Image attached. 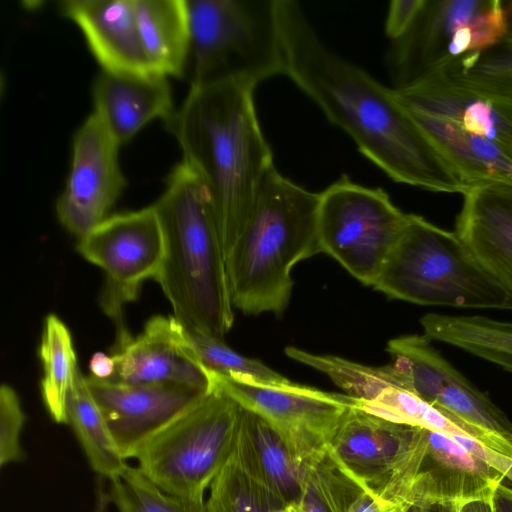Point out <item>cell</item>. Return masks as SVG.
Listing matches in <instances>:
<instances>
[{"mask_svg":"<svg viewBox=\"0 0 512 512\" xmlns=\"http://www.w3.org/2000/svg\"><path fill=\"white\" fill-rule=\"evenodd\" d=\"M420 324L431 341L452 345L512 372V322L427 313Z\"/></svg>","mask_w":512,"mask_h":512,"instance_id":"obj_24","label":"cell"},{"mask_svg":"<svg viewBox=\"0 0 512 512\" xmlns=\"http://www.w3.org/2000/svg\"><path fill=\"white\" fill-rule=\"evenodd\" d=\"M191 85L284 75L276 0H186Z\"/></svg>","mask_w":512,"mask_h":512,"instance_id":"obj_6","label":"cell"},{"mask_svg":"<svg viewBox=\"0 0 512 512\" xmlns=\"http://www.w3.org/2000/svg\"><path fill=\"white\" fill-rule=\"evenodd\" d=\"M400 383L457 424L471 438L512 459V422L487 394L453 367L423 335L387 345Z\"/></svg>","mask_w":512,"mask_h":512,"instance_id":"obj_10","label":"cell"},{"mask_svg":"<svg viewBox=\"0 0 512 512\" xmlns=\"http://www.w3.org/2000/svg\"><path fill=\"white\" fill-rule=\"evenodd\" d=\"M493 509L494 512H512V488L502 482L495 490Z\"/></svg>","mask_w":512,"mask_h":512,"instance_id":"obj_37","label":"cell"},{"mask_svg":"<svg viewBox=\"0 0 512 512\" xmlns=\"http://www.w3.org/2000/svg\"><path fill=\"white\" fill-rule=\"evenodd\" d=\"M503 7L506 19V34L503 38L512 41V0L503 1Z\"/></svg>","mask_w":512,"mask_h":512,"instance_id":"obj_40","label":"cell"},{"mask_svg":"<svg viewBox=\"0 0 512 512\" xmlns=\"http://www.w3.org/2000/svg\"><path fill=\"white\" fill-rule=\"evenodd\" d=\"M111 355L115 372L109 381L214 389L211 373L198 360L184 326L174 316L150 318L136 337L128 332L117 335Z\"/></svg>","mask_w":512,"mask_h":512,"instance_id":"obj_17","label":"cell"},{"mask_svg":"<svg viewBox=\"0 0 512 512\" xmlns=\"http://www.w3.org/2000/svg\"><path fill=\"white\" fill-rule=\"evenodd\" d=\"M455 228L479 266L512 298V185L470 187Z\"/></svg>","mask_w":512,"mask_h":512,"instance_id":"obj_19","label":"cell"},{"mask_svg":"<svg viewBox=\"0 0 512 512\" xmlns=\"http://www.w3.org/2000/svg\"><path fill=\"white\" fill-rule=\"evenodd\" d=\"M415 427L382 418L359 402L346 412L327 449L363 489L400 503Z\"/></svg>","mask_w":512,"mask_h":512,"instance_id":"obj_14","label":"cell"},{"mask_svg":"<svg viewBox=\"0 0 512 512\" xmlns=\"http://www.w3.org/2000/svg\"><path fill=\"white\" fill-rule=\"evenodd\" d=\"M77 250L103 270L100 305L115 321L117 334L126 332L124 306L137 298L145 280L156 277L164 256L163 232L154 206L109 216L79 238Z\"/></svg>","mask_w":512,"mask_h":512,"instance_id":"obj_11","label":"cell"},{"mask_svg":"<svg viewBox=\"0 0 512 512\" xmlns=\"http://www.w3.org/2000/svg\"><path fill=\"white\" fill-rule=\"evenodd\" d=\"M206 512H275L287 506L241 464L233 451L210 484Z\"/></svg>","mask_w":512,"mask_h":512,"instance_id":"obj_27","label":"cell"},{"mask_svg":"<svg viewBox=\"0 0 512 512\" xmlns=\"http://www.w3.org/2000/svg\"><path fill=\"white\" fill-rule=\"evenodd\" d=\"M93 113L121 146L148 122L174 114L167 77L102 71L93 89Z\"/></svg>","mask_w":512,"mask_h":512,"instance_id":"obj_21","label":"cell"},{"mask_svg":"<svg viewBox=\"0 0 512 512\" xmlns=\"http://www.w3.org/2000/svg\"><path fill=\"white\" fill-rule=\"evenodd\" d=\"M467 87L512 100V41L501 39L437 70Z\"/></svg>","mask_w":512,"mask_h":512,"instance_id":"obj_29","label":"cell"},{"mask_svg":"<svg viewBox=\"0 0 512 512\" xmlns=\"http://www.w3.org/2000/svg\"><path fill=\"white\" fill-rule=\"evenodd\" d=\"M25 422L19 398L8 384L0 388V465L19 462L24 458L20 434Z\"/></svg>","mask_w":512,"mask_h":512,"instance_id":"obj_32","label":"cell"},{"mask_svg":"<svg viewBox=\"0 0 512 512\" xmlns=\"http://www.w3.org/2000/svg\"><path fill=\"white\" fill-rule=\"evenodd\" d=\"M240 410L235 400L214 387L137 450V468L168 494L203 499L233 451Z\"/></svg>","mask_w":512,"mask_h":512,"instance_id":"obj_7","label":"cell"},{"mask_svg":"<svg viewBox=\"0 0 512 512\" xmlns=\"http://www.w3.org/2000/svg\"><path fill=\"white\" fill-rule=\"evenodd\" d=\"M164 238L154 278L186 328L223 339L234 322L225 254L209 192L183 161L153 204Z\"/></svg>","mask_w":512,"mask_h":512,"instance_id":"obj_3","label":"cell"},{"mask_svg":"<svg viewBox=\"0 0 512 512\" xmlns=\"http://www.w3.org/2000/svg\"><path fill=\"white\" fill-rule=\"evenodd\" d=\"M393 91L406 111L450 121L473 136L512 150L511 99L459 84L441 71Z\"/></svg>","mask_w":512,"mask_h":512,"instance_id":"obj_18","label":"cell"},{"mask_svg":"<svg viewBox=\"0 0 512 512\" xmlns=\"http://www.w3.org/2000/svg\"><path fill=\"white\" fill-rule=\"evenodd\" d=\"M119 147L94 113L74 135L71 168L56 212L60 223L79 238L109 217L125 186Z\"/></svg>","mask_w":512,"mask_h":512,"instance_id":"obj_15","label":"cell"},{"mask_svg":"<svg viewBox=\"0 0 512 512\" xmlns=\"http://www.w3.org/2000/svg\"><path fill=\"white\" fill-rule=\"evenodd\" d=\"M67 416L91 468L108 480L120 474L127 464L80 371L68 397Z\"/></svg>","mask_w":512,"mask_h":512,"instance_id":"obj_25","label":"cell"},{"mask_svg":"<svg viewBox=\"0 0 512 512\" xmlns=\"http://www.w3.org/2000/svg\"><path fill=\"white\" fill-rule=\"evenodd\" d=\"M454 512H494L493 499L469 501L456 506Z\"/></svg>","mask_w":512,"mask_h":512,"instance_id":"obj_38","label":"cell"},{"mask_svg":"<svg viewBox=\"0 0 512 512\" xmlns=\"http://www.w3.org/2000/svg\"><path fill=\"white\" fill-rule=\"evenodd\" d=\"M143 47L152 71L179 77L189 60L186 0H135Z\"/></svg>","mask_w":512,"mask_h":512,"instance_id":"obj_23","label":"cell"},{"mask_svg":"<svg viewBox=\"0 0 512 512\" xmlns=\"http://www.w3.org/2000/svg\"><path fill=\"white\" fill-rule=\"evenodd\" d=\"M402 504L384 500L364 491L352 512H400Z\"/></svg>","mask_w":512,"mask_h":512,"instance_id":"obj_35","label":"cell"},{"mask_svg":"<svg viewBox=\"0 0 512 512\" xmlns=\"http://www.w3.org/2000/svg\"><path fill=\"white\" fill-rule=\"evenodd\" d=\"M503 479L452 436L416 426L400 503L455 507L493 499Z\"/></svg>","mask_w":512,"mask_h":512,"instance_id":"obj_13","label":"cell"},{"mask_svg":"<svg viewBox=\"0 0 512 512\" xmlns=\"http://www.w3.org/2000/svg\"><path fill=\"white\" fill-rule=\"evenodd\" d=\"M284 75L398 183L432 192L469 188L397 101L393 88L331 50L295 0H276Z\"/></svg>","mask_w":512,"mask_h":512,"instance_id":"obj_1","label":"cell"},{"mask_svg":"<svg viewBox=\"0 0 512 512\" xmlns=\"http://www.w3.org/2000/svg\"><path fill=\"white\" fill-rule=\"evenodd\" d=\"M425 0H393L385 21V34L394 41L400 38L413 24Z\"/></svg>","mask_w":512,"mask_h":512,"instance_id":"obj_33","label":"cell"},{"mask_svg":"<svg viewBox=\"0 0 512 512\" xmlns=\"http://www.w3.org/2000/svg\"><path fill=\"white\" fill-rule=\"evenodd\" d=\"M505 34L502 0H425L410 28L390 41L385 63L393 89L489 48Z\"/></svg>","mask_w":512,"mask_h":512,"instance_id":"obj_8","label":"cell"},{"mask_svg":"<svg viewBox=\"0 0 512 512\" xmlns=\"http://www.w3.org/2000/svg\"><path fill=\"white\" fill-rule=\"evenodd\" d=\"M184 328L195 355L210 373L264 385L292 382L263 362L239 354L227 346L223 339L197 329Z\"/></svg>","mask_w":512,"mask_h":512,"instance_id":"obj_31","label":"cell"},{"mask_svg":"<svg viewBox=\"0 0 512 512\" xmlns=\"http://www.w3.org/2000/svg\"><path fill=\"white\" fill-rule=\"evenodd\" d=\"M372 287L418 305L512 310V298L476 262L455 232L409 214Z\"/></svg>","mask_w":512,"mask_h":512,"instance_id":"obj_5","label":"cell"},{"mask_svg":"<svg viewBox=\"0 0 512 512\" xmlns=\"http://www.w3.org/2000/svg\"><path fill=\"white\" fill-rule=\"evenodd\" d=\"M319 193L273 167L262 180L240 235L226 256L231 302L246 315H281L288 307L293 267L322 249Z\"/></svg>","mask_w":512,"mask_h":512,"instance_id":"obj_4","label":"cell"},{"mask_svg":"<svg viewBox=\"0 0 512 512\" xmlns=\"http://www.w3.org/2000/svg\"><path fill=\"white\" fill-rule=\"evenodd\" d=\"M409 214L382 188L342 175L319 193L317 231L322 253L362 284L372 286L401 237Z\"/></svg>","mask_w":512,"mask_h":512,"instance_id":"obj_9","label":"cell"},{"mask_svg":"<svg viewBox=\"0 0 512 512\" xmlns=\"http://www.w3.org/2000/svg\"><path fill=\"white\" fill-rule=\"evenodd\" d=\"M300 512H352L363 489L331 457L328 449L305 465Z\"/></svg>","mask_w":512,"mask_h":512,"instance_id":"obj_28","label":"cell"},{"mask_svg":"<svg viewBox=\"0 0 512 512\" xmlns=\"http://www.w3.org/2000/svg\"><path fill=\"white\" fill-rule=\"evenodd\" d=\"M233 453L250 474L285 504L301 499L305 464L274 425L242 407Z\"/></svg>","mask_w":512,"mask_h":512,"instance_id":"obj_22","label":"cell"},{"mask_svg":"<svg viewBox=\"0 0 512 512\" xmlns=\"http://www.w3.org/2000/svg\"><path fill=\"white\" fill-rule=\"evenodd\" d=\"M109 481V497L118 512H206L203 499L168 494L137 467L126 465Z\"/></svg>","mask_w":512,"mask_h":512,"instance_id":"obj_30","label":"cell"},{"mask_svg":"<svg viewBox=\"0 0 512 512\" xmlns=\"http://www.w3.org/2000/svg\"><path fill=\"white\" fill-rule=\"evenodd\" d=\"M89 370L93 377L109 379L115 372V360L112 355L96 352L89 361Z\"/></svg>","mask_w":512,"mask_h":512,"instance_id":"obj_36","label":"cell"},{"mask_svg":"<svg viewBox=\"0 0 512 512\" xmlns=\"http://www.w3.org/2000/svg\"><path fill=\"white\" fill-rule=\"evenodd\" d=\"M43 366L42 399L51 418L68 423L67 402L79 369L69 329L54 314L46 316L39 347Z\"/></svg>","mask_w":512,"mask_h":512,"instance_id":"obj_26","label":"cell"},{"mask_svg":"<svg viewBox=\"0 0 512 512\" xmlns=\"http://www.w3.org/2000/svg\"><path fill=\"white\" fill-rule=\"evenodd\" d=\"M59 8L81 29L103 71L155 74L143 47L135 0H65Z\"/></svg>","mask_w":512,"mask_h":512,"instance_id":"obj_20","label":"cell"},{"mask_svg":"<svg viewBox=\"0 0 512 512\" xmlns=\"http://www.w3.org/2000/svg\"><path fill=\"white\" fill-rule=\"evenodd\" d=\"M214 387L274 425L306 465L327 448L346 412L359 404L347 394L290 382L264 385L211 373Z\"/></svg>","mask_w":512,"mask_h":512,"instance_id":"obj_12","label":"cell"},{"mask_svg":"<svg viewBox=\"0 0 512 512\" xmlns=\"http://www.w3.org/2000/svg\"><path fill=\"white\" fill-rule=\"evenodd\" d=\"M400 512H453L454 507H422L407 502L401 503Z\"/></svg>","mask_w":512,"mask_h":512,"instance_id":"obj_39","label":"cell"},{"mask_svg":"<svg viewBox=\"0 0 512 512\" xmlns=\"http://www.w3.org/2000/svg\"><path fill=\"white\" fill-rule=\"evenodd\" d=\"M253 91L233 80L191 85L183 105L167 121L183 162L209 192L225 259L248 220L262 180L275 167Z\"/></svg>","mask_w":512,"mask_h":512,"instance_id":"obj_2","label":"cell"},{"mask_svg":"<svg viewBox=\"0 0 512 512\" xmlns=\"http://www.w3.org/2000/svg\"><path fill=\"white\" fill-rule=\"evenodd\" d=\"M469 452L500 472L504 478L512 481V459L485 446L478 440L462 435L452 436Z\"/></svg>","mask_w":512,"mask_h":512,"instance_id":"obj_34","label":"cell"},{"mask_svg":"<svg viewBox=\"0 0 512 512\" xmlns=\"http://www.w3.org/2000/svg\"><path fill=\"white\" fill-rule=\"evenodd\" d=\"M124 460L209 393L179 385H130L85 377Z\"/></svg>","mask_w":512,"mask_h":512,"instance_id":"obj_16","label":"cell"}]
</instances>
